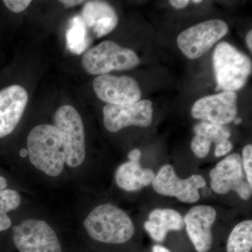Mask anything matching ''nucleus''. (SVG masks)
<instances>
[{"instance_id": "9", "label": "nucleus", "mask_w": 252, "mask_h": 252, "mask_svg": "<svg viewBox=\"0 0 252 252\" xmlns=\"http://www.w3.org/2000/svg\"><path fill=\"white\" fill-rule=\"evenodd\" d=\"M154 190L160 195L175 197L185 203H195L200 198L199 189L206 186L201 175H193L181 179L172 165H162L152 182Z\"/></svg>"}, {"instance_id": "7", "label": "nucleus", "mask_w": 252, "mask_h": 252, "mask_svg": "<svg viewBox=\"0 0 252 252\" xmlns=\"http://www.w3.org/2000/svg\"><path fill=\"white\" fill-rule=\"evenodd\" d=\"M228 25L220 19L204 21L189 28L177 37V45L189 59H197L228 33Z\"/></svg>"}, {"instance_id": "23", "label": "nucleus", "mask_w": 252, "mask_h": 252, "mask_svg": "<svg viewBox=\"0 0 252 252\" xmlns=\"http://www.w3.org/2000/svg\"><path fill=\"white\" fill-rule=\"evenodd\" d=\"M242 163L249 185L252 187V145L248 144L243 149Z\"/></svg>"}, {"instance_id": "5", "label": "nucleus", "mask_w": 252, "mask_h": 252, "mask_svg": "<svg viewBox=\"0 0 252 252\" xmlns=\"http://www.w3.org/2000/svg\"><path fill=\"white\" fill-rule=\"evenodd\" d=\"M213 65L217 91L240 90L252 73L251 60L229 43L222 41L215 48Z\"/></svg>"}, {"instance_id": "15", "label": "nucleus", "mask_w": 252, "mask_h": 252, "mask_svg": "<svg viewBox=\"0 0 252 252\" xmlns=\"http://www.w3.org/2000/svg\"><path fill=\"white\" fill-rule=\"evenodd\" d=\"M144 229L155 241L161 243L170 230H181L185 228L184 218L172 209H155L149 215V220L144 224Z\"/></svg>"}, {"instance_id": "4", "label": "nucleus", "mask_w": 252, "mask_h": 252, "mask_svg": "<svg viewBox=\"0 0 252 252\" xmlns=\"http://www.w3.org/2000/svg\"><path fill=\"white\" fill-rule=\"evenodd\" d=\"M52 123L62 137L69 189L86 191L89 154L84 119L74 106L65 104L55 111Z\"/></svg>"}, {"instance_id": "32", "label": "nucleus", "mask_w": 252, "mask_h": 252, "mask_svg": "<svg viewBox=\"0 0 252 252\" xmlns=\"http://www.w3.org/2000/svg\"><path fill=\"white\" fill-rule=\"evenodd\" d=\"M201 1L200 0H193V2L194 4H200Z\"/></svg>"}, {"instance_id": "31", "label": "nucleus", "mask_w": 252, "mask_h": 252, "mask_svg": "<svg viewBox=\"0 0 252 252\" xmlns=\"http://www.w3.org/2000/svg\"><path fill=\"white\" fill-rule=\"evenodd\" d=\"M233 122H234L235 124H240L242 122V119H240V118H235Z\"/></svg>"}, {"instance_id": "12", "label": "nucleus", "mask_w": 252, "mask_h": 252, "mask_svg": "<svg viewBox=\"0 0 252 252\" xmlns=\"http://www.w3.org/2000/svg\"><path fill=\"white\" fill-rule=\"evenodd\" d=\"M96 96L102 102L114 105L135 103L142 97L138 83L129 76L104 74L97 76L93 81Z\"/></svg>"}, {"instance_id": "13", "label": "nucleus", "mask_w": 252, "mask_h": 252, "mask_svg": "<svg viewBox=\"0 0 252 252\" xmlns=\"http://www.w3.org/2000/svg\"><path fill=\"white\" fill-rule=\"evenodd\" d=\"M192 117L203 122L225 126L234 121L238 114V94L223 91L199 99L191 109Z\"/></svg>"}, {"instance_id": "2", "label": "nucleus", "mask_w": 252, "mask_h": 252, "mask_svg": "<svg viewBox=\"0 0 252 252\" xmlns=\"http://www.w3.org/2000/svg\"><path fill=\"white\" fill-rule=\"evenodd\" d=\"M14 160V176L34 195L69 189L62 137L53 123L28 129Z\"/></svg>"}, {"instance_id": "10", "label": "nucleus", "mask_w": 252, "mask_h": 252, "mask_svg": "<svg viewBox=\"0 0 252 252\" xmlns=\"http://www.w3.org/2000/svg\"><path fill=\"white\" fill-rule=\"evenodd\" d=\"M212 190L218 194H226L233 190L243 200L251 198L252 187L244 174L242 158L233 154L219 162L210 172Z\"/></svg>"}, {"instance_id": "3", "label": "nucleus", "mask_w": 252, "mask_h": 252, "mask_svg": "<svg viewBox=\"0 0 252 252\" xmlns=\"http://www.w3.org/2000/svg\"><path fill=\"white\" fill-rule=\"evenodd\" d=\"M67 212L78 237L104 245H123L135 233V225L130 216L112 203L99 204L82 212L75 209Z\"/></svg>"}, {"instance_id": "21", "label": "nucleus", "mask_w": 252, "mask_h": 252, "mask_svg": "<svg viewBox=\"0 0 252 252\" xmlns=\"http://www.w3.org/2000/svg\"><path fill=\"white\" fill-rule=\"evenodd\" d=\"M211 144L203 136L195 135L192 139L190 147L192 152L197 157L199 158H204L208 155Z\"/></svg>"}, {"instance_id": "1", "label": "nucleus", "mask_w": 252, "mask_h": 252, "mask_svg": "<svg viewBox=\"0 0 252 252\" xmlns=\"http://www.w3.org/2000/svg\"><path fill=\"white\" fill-rule=\"evenodd\" d=\"M10 252H78L80 241L70 217L32 197L13 215V224L1 234Z\"/></svg>"}, {"instance_id": "8", "label": "nucleus", "mask_w": 252, "mask_h": 252, "mask_svg": "<svg viewBox=\"0 0 252 252\" xmlns=\"http://www.w3.org/2000/svg\"><path fill=\"white\" fill-rule=\"evenodd\" d=\"M29 94L21 84L0 88V144L14 138L29 102Z\"/></svg>"}, {"instance_id": "14", "label": "nucleus", "mask_w": 252, "mask_h": 252, "mask_svg": "<svg viewBox=\"0 0 252 252\" xmlns=\"http://www.w3.org/2000/svg\"><path fill=\"white\" fill-rule=\"evenodd\" d=\"M217 211L210 205H196L184 217L187 235L198 252H207L212 248V227L217 219Z\"/></svg>"}, {"instance_id": "16", "label": "nucleus", "mask_w": 252, "mask_h": 252, "mask_svg": "<svg viewBox=\"0 0 252 252\" xmlns=\"http://www.w3.org/2000/svg\"><path fill=\"white\" fill-rule=\"evenodd\" d=\"M155 173L143 168L140 162L127 161L119 165L114 173V181L119 189L127 192L137 191L153 182Z\"/></svg>"}, {"instance_id": "28", "label": "nucleus", "mask_w": 252, "mask_h": 252, "mask_svg": "<svg viewBox=\"0 0 252 252\" xmlns=\"http://www.w3.org/2000/svg\"><path fill=\"white\" fill-rule=\"evenodd\" d=\"M190 1L188 0H171L170 1V4L175 9H182L185 8L189 4Z\"/></svg>"}, {"instance_id": "17", "label": "nucleus", "mask_w": 252, "mask_h": 252, "mask_svg": "<svg viewBox=\"0 0 252 252\" xmlns=\"http://www.w3.org/2000/svg\"><path fill=\"white\" fill-rule=\"evenodd\" d=\"M22 190L8 188L0 190V235L6 233L13 224V215L24 206L32 197Z\"/></svg>"}, {"instance_id": "30", "label": "nucleus", "mask_w": 252, "mask_h": 252, "mask_svg": "<svg viewBox=\"0 0 252 252\" xmlns=\"http://www.w3.org/2000/svg\"><path fill=\"white\" fill-rule=\"evenodd\" d=\"M153 252H170V250H167L165 247L161 245H154L152 248Z\"/></svg>"}, {"instance_id": "25", "label": "nucleus", "mask_w": 252, "mask_h": 252, "mask_svg": "<svg viewBox=\"0 0 252 252\" xmlns=\"http://www.w3.org/2000/svg\"><path fill=\"white\" fill-rule=\"evenodd\" d=\"M233 149V144L228 140L224 141L221 143L217 144L215 147V155L217 158L223 157L229 153Z\"/></svg>"}, {"instance_id": "26", "label": "nucleus", "mask_w": 252, "mask_h": 252, "mask_svg": "<svg viewBox=\"0 0 252 252\" xmlns=\"http://www.w3.org/2000/svg\"><path fill=\"white\" fill-rule=\"evenodd\" d=\"M61 4L64 5L66 8L74 7V6H79L81 4L85 3V1H81V0H62L59 1Z\"/></svg>"}, {"instance_id": "6", "label": "nucleus", "mask_w": 252, "mask_h": 252, "mask_svg": "<svg viewBox=\"0 0 252 252\" xmlns=\"http://www.w3.org/2000/svg\"><path fill=\"white\" fill-rule=\"evenodd\" d=\"M140 63L135 51L112 41H104L91 48L81 59L84 70L91 75L97 76L132 69Z\"/></svg>"}, {"instance_id": "11", "label": "nucleus", "mask_w": 252, "mask_h": 252, "mask_svg": "<svg viewBox=\"0 0 252 252\" xmlns=\"http://www.w3.org/2000/svg\"><path fill=\"white\" fill-rule=\"evenodd\" d=\"M152 105L148 99L126 105L107 104L102 109L104 127L109 132H118L130 126L149 127L153 120Z\"/></svg>"}, {"instance_id": "24", "label": "nucleus", "mask_w": 252, "mask_h": 252, "mask_svg": "<svg viewBox=\"0 0 252 252\" xmlns=\"http://www.w3.org/2000/svg\"><path fill=\"white\" fill-rule=\"evenodd\" d=\"M3 4L11 12L19 14L28 9L31 4V0H4Z\"/></svg>"}, {"instance_id": "18", "label": "nucleus", "mask_w": 252, "mask_h": 252, "mask_svg": "<svg viewBox=\"0 0 252 252\" xmlns=\"http://www.w3.org/2000/svg\"><path fill=\"white\" fill-rule=\"evenodd\" d=\"M81 16L84 26L92 31L106 27L118 18L112 5L103 1H86Z\"/></svg>"}, {"instance_id": "22", "label": "nucleus", "mask_w": 252, "mask_h": 252, "mask_svg": "<svg viewBox=\"0 0 252 252\" xmlns=\"http://www.w3.org/2000/svg\"><path fill=\"white\" fill-rule=\"evenodd\" d=\"M8 188H15L22 190L26 193L34 195L30 189H28L23 184L14 176H9L7 174L0 170V190Z\"/></svg>"}, {"instance_id": "27", "label": "nucleus", "mask_w": 252, "mask_h": 252, "mask_svg": "<svg viewBox=\"0 0 252 252\" xmlns=\"http://www.w3.org/2000/svg\"><path fill=\"white\" fill-rule=\"evenodd\" d=\"M141 156H142V152L140 149H133L128 154L129 160L133 162H140Z\"/></svg>"}, {"instance_id": "19", "label": "nucleus", "mask_w": 252, "mask_h": 252, "mask_svg": "<svg viewBox=\"0 0 252 252\" xmlns=\"http://www.w3.org/2000/svg\"><path fill=\"white\" fill-rule=\"evenodd\" d=\"M252 220H246L235 225L226 244L227 252H251Z\"/></svg>"}, {"instance_id": "29", "label": "nucleus", "mask_w": 252, "mask_h": 252, "mask_svg": "<svg viewBox=\"0 0 252 252\" xmlns=\"http://www.w3.org/2000/svg\"><path fill=\"white\" fill-rule=\"evenodd\" d=\"M247 45H248L249 49L252 51V31L248 32L246 36Z\"/></svg>"}, {"instance_id": "20", "label": "nucleus", "mask_w": 252, "mask_h": 252, "mask_svg": "<svg viewBox=\"0 0 252 252\" xmlns=\"http://www.w3.org/2000/svg\"><path fill=\"white\" fill-rule=\"evenodd\" d=\"M194 132L195 135L203 136L210 143L214 142L215 146L224 141L229 140L230 131L225 126L202 122L194 126Z\"/></svg>"}]
</instances>
